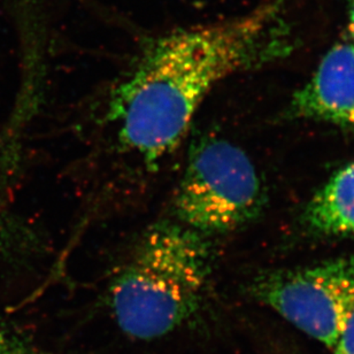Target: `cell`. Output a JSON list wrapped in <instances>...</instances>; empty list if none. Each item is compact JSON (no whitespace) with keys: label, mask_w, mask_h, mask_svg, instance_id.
<instances>
[{"label":"cell","mask_w":354,"mask_h":354,"mask_svg":"<svg viewBox=\"0 0 354 354\" xmlns=\"http://www.w3.org/2000/svg\"><path fill=\"white\" fill-rule=\"evenodd\" d=\"M289 1L268 0L243 17L154 43L109 102L107 115L121 145L156 166L182 143L215 86L289 55Z\"/></svg>","instance_id":"obj_1"},{"label":"cell","mask_w":354,"mask_h":354,"mask_svg":"<svg viewBox=\"0 0 354 354\" xmlns=\"http://www.w3.org/2000/svg\"><path fill=\"white\" fill-rule=\"evenodd\" d=\"M212 269L208 237L176 220L154 223L109 286L113 320L140 341L196 327L206 310Z\"/></svg>","instance_id":"obj_2"},{"label":"cell","mask_w":354,"mask_h":354,"mask_svg":"<svg viewBox=\"0 0 354 354\" xmlns=\"http://www.w3.org/2000/svg\"><path fill=\"white\" fill-rule=\"evenodd\" d=\"M265 191L245 151L230 140L204 135L191 143L175 194V220L211 239L258 218Z\"/></svg>","instance_id":"obj_3"},{"label":"cell","mask_w":354,"mask_h":354,"mask_svg":"<svg viewBox=\"0 0 354 354\" xmlns=\"http://www.w3.org/2000/svg\"><path fill=\"white\" fill-rule=\"evenodd\" d=\"M248 291L304 334L333 348L354 308V254L263 272Z\"/></svg>","instance_id":"obj_4"},{"label":"cell","mask_w":354,"mask_h":354,"mask_svg":"<svg viewBox=\"0 0 354 354\" xmlns=\"http://www.w3.org/2000/svg\"><path fill=\"white\" fill-rule=\"evenodd\" d=\"M289 113L298 119L338 126L354 124V44L335 45L305 86L297 90Z\"/></svg>","instance_id":"obj_5"},{"label":"cell","mask_w":354,"mask_h":354,"mask_svg":"<svg viewBox=\"0 0 354 354\" xmlns=\"http://www.w3.org/2000/svg\"><path fill=\"white\" fill-rule=\"evenodd\" d=\"M303 218L306 228L314 234L354 235V161L317 191Z\"/></svg>","instance_id":"obj_6"},{"label":"cell","mask_w":354,"mask_h":354,"mask_svg":"<svg viewBox=\"0 0 354 354\" xmlns=\"http://www.w3.org/2000/svg\"><path fill=\"white\" fill-rule=\"evenodd\" d=\"M36 244L30 229L0 207V257H14L30 251Z\"/></svg>","instance_id":"obj_7"},{"label":"cell","mask_w":354,"mask_h":354,"mask_svg":"<svg viewBox=\"0 0 354 354\" xmlns=\"http://www.w3.org/2000/svg\"><path fill=\"white\" fill-rule=\"evenodd\" d=\"M0 354H52L35 346L0 322Z\"/></svg>","instance_id":"obj_8"},{"label":"cell","mask_w":354,"mask_h":354,"mask_svg":"<svg viewBox=\"0 0 354 354\" xmlns=\"http://www.w3.org/2000/svg\"><path fill=\"white\" fill-rule=\"evenodd\" d=\"M333 348L334 354H354V308Z\"/></svg>","instance_id":"obj_9"},{"label":"cell","mask_w":354,"mask_h":354,"mask_svg":"<svg viewBox=\"0 0 354 354\" xmlns=\"http://www.w3.org/2000/svg\"><path fill=\"white\" fill-rule=\"evenodd\" d=\"M348 24L350 35L354 39V0H348Z\"/></svg>","instance_id":"obj_10"}]
</instances>
